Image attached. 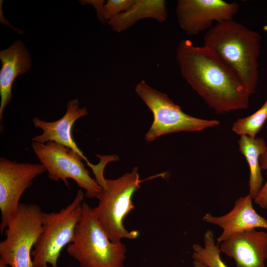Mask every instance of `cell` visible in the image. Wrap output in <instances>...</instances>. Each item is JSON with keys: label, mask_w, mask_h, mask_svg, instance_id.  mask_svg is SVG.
Segmentation results:
<instances>
[{"label": "cell", "mask_w": 267, "mask_h": 267, "mask_svg": "<svg viewBox=\"0 0 267 267\" xmlns=\"http://www.w3.org/2000/svg\"><path fill=\"white\" fill-rule=\"evenodd\" d=\"M176 58L182 78L216 112L248 108L251 95L234 72L210 48L183 40L177 47Z\"/></svg>", "instance_id": "obj_1"}, {"label": "cell", "mask_w": 267, "mask_h": 267, "mask_svg": "<svg viewBox=\"0 0 267 267\" xmlns=\"http://www.w3.org/2000/svg\"><path fill=\"white\" fill-rule=\"evenodd\" d=\"M261 43L258 33L231 20L215 24L206 32L203 45L234 72L251 95L259 82Z\"/></svg>", "instance_id": "obj_2"}, {"label": "cell", "mask_w": 267, "mask_h": 267, "mask_svg": "<svg viewBox=\"0 0 267 267\" xmlns=\"http://www.w3.org/2000/svg\"><path fill=\"white\" fill-rule=\"evenodd\" d=\"M66 251L80 267H124L127 249L121 241L109 239L93 208L84 202L81 219Z\"/></svg>", "instance_id": "obj_3"}, {"label": "cell", "mask_w": 267, "mask_h": 267, "mask_svg": "<svg viewBox=\"0 0 267 267\" xmlns=\"http://www.w3.org/2000/svg\"><path fill=\"white\" fill-rule=\"evenodd\" d=\"M138 168L134 167L116 179H106L102 191L96 198L97 206L93 208L96 218L109 239L113 242L123 238L134 239L139 235L137 230L129 231L123 222L134 206L132 198L140 188Z\"/></svg>", "instance_id": "obj_4"}, {"label": "cell", "mask_w": 267, "mask_h": 267, "mask_svg": "<svg viewBox=\"0 0 267 267\" xmlns=\"http://www.w3.org/2000/svg\"><path fill=\"white\" fill-rule=\"evenodd\" d=\"M85 196L79 189L72 202L59 212L43 213L42 231L32 252L33 267H58L61 251L73 240Z\"/></svg>", "instance_id": "obj_5"}, {"label": "cell", "mask_w": 267, "mask_h": 267, "mask_svg": "<svg viewBox=\"0 0 267 267\" xmlns=\"http://www.w3.org/2000/svg\"><path fill=\"white\" fill-rule=\"evenodd\" d=\"M153 116V121L145 135L151 142L163 135L179 132H199L218 126L217 120H208L191 116L184 112L165 93L160 92L142 80L135 88Z\"/></svg>", "instance_id": "obj_6"}, {"label": "cell", "mask_w": 267, "mask_h": 267, "mask_svg": "<svg viewBox=\"0 0 267 267\" xmlns=\"http://www.w3.org/2000/svg\"><path fill=\"white\" fill-rule=\"evenodd\" d=\"M43 213L38 204L20 203L0 242V262L10 267H33L32 252L42 231Z\"/></svg>", "instance_id": "obj_7"}, {"label": "cell", "mask_w": 267, "mask_h": 267, "mask_svg": "<svg viewBox=\"0 0 267 267\" xmlns=\"http://www.w3.org/2000/svg\"><path fill=\"white\" fill-rule=\"evenodd\" d=\"M33 151L48 174L49 179L61 180L69 187L68 178L86 190L88 198H96L102 191L96 180L89 175L82 156L72 149L52 141L44 143L32 141Z\"/></svg>", "instance_id": "obj_8"}, {"label": "cell", "mask_w": 267, "mask_h": 267, "mask_svg": "<svg viewBox=\"0 0 267 267\" xmlns=\"http://www.w3.org/2000/svg\"><path fill=\"white\" fill-rule=\"evenodd\" d=\"M45 169L40 164L19 163L4 157L0 158V230L2 234L16 214L19 200L24 191L32 185L33 179Z\"/></svg>", "instance_id": "obj_9"}, {"label": "cell", "mask_w": 267, "mask_h": 267, "mask_svg": "<svg viewBox=\"0 0 267 267\" xmlns=\"http://www.w3.org/2000/svg\"><path fill=\"white\" fill-rule=\"evenodd\" d=\"M239 5L223 0H178L176 6L178 22L189 35L207 32L213 23L233 20Z\"/></svg>", "instance_id": "obj_10"}, {"label": "cell", "mask_w": 267, "mask_h": 267, "mask_svg": "<svg viewBox=\"0 0 267 267\" xmlns=\"http://www.w3.org/2000/svg\"><path fill=\"white\" fill-rule=\"evenodd\" d=\"M221 252L234 259L236 267H265L267 233L255 228L231 235L220 244Z\"/></svg>", "instance_id": "obj_11"}, {"label": "cell", "mask_w": 267, "mask_h": 267, "mask_svg": "<svg viewBox=\"0 0 267 267\" xmlns=\"http://www.w3.org/2000/svg\"><path fill=\"white\" fill-rule=\"evenodd\" d=\"M253 199L248 194L237 199L232 210L224 215L214 216L207 213L204 216V222L222 229V233L217 239L218 245L237 232L257 228L267 229V220L255 211Z\"/></svg>", "instance_id": "obj_12"}, {"label": "cell", "mask_w": 267, "mask_h": 267, "mask_svg": "<svg viewBox=\"0 0 267 267\" xmlns=\"http://www.w3.org/2000/svg\"><path fill=\"white\" fill-rule=\"evenodd\" d=\"M88 114L87 108L80 107L79 100L74 99L68 101L65 113L56 121L47 122L35 117L33 124L35 128L42 130L43 133L33 137L32 141L42 143L52 141L69 147L81 155L89 166L91 163L79 149L72 135L75 123Z\"/></svg>", "instance_id": "obj_13"}, {"label": "cell", "mask_w": 267, "mask_h": 267, "mask_svg": "<svg viewBox=\"0 0 267 267\" xmlns=\"http://www.w3.org/2000/svg\"><path fill=\"white\" fill-rule=\"evenodd\" d=\"M0 59L2 64L0 71V121L2 126L3 113L11 101L13 82L18 75L30 70L31 59L29 52L20 41L1 50Z\"/></svg>", "instance_id": "obj_14"}, {"label": "cell", "mask_w": 267, "mask_h": 267, "mask_svg": "<svg viewBox=\"0 0 267 267\" xmlns=\"http://www.w3.org/2000/svg\"><path fill=\"white\" fill-rule=\"evenodd\" d=\"M166 3L164 0H134L128 9L111 18L107 23L117 33L125 31L145 19L150 18L163 23L168 17Z\"/></svg>", "instance_id": "obj_15"}, {"label": "cell", "mask_w": 267, "mask_h": 267, "mask_svg": "<svg viewBox=\"0 0 267 267\" xmlns=\"http://www.w3.org/2000/svg\"><path fill=\"white\" fill-rule=\"evenodd\" d=\"M238 142L239 150L249 167L248 194L254 199L263 185L260 157L267 151V144L262 137H252L245 135H240Z\"/></svg>", "instance_id": "obj_16"}, {"label": "cell", "mask_w": 267, "mask_h": 267, "mask_svg": "<svg viewBox=\"0 0 267 267\" xmlns=\"http://www.w3.org/2000/svg\"><path fill=\"white\" fill-rule=\"evenodd\" d=\"M193 260L199 261L207 267H228L221 257L219 246L215 243L214 233L208 229L204 235V246L192 245Z\"/></svg>", "instance_id": "obj_17"}, {"label": "cell", "mask_w": 267, "mask_h": 267, "mask_svg": "<svg viewBox=\"0 0 267 267\" xmlns=\"http://www.w3.org/2000/svg\"><path fill=\"white\" fill-rule=\"evenodd\" d=\"M267 120V99L262 106L251 115L239 118L233 124L232 130L239 135L257 137Z\"/></svg>", "instance_id": "obj_18"}, {"label": "cell", "mask_w": 267, "mask_h": 267, "mask_svg": "<svg viewBox=\"0 0 267 267\" xmlns=\"http://www.w3.org/2000/svg\"><path fill=\"white\" fill-rule=\"evenodd\" d=\"M134 0H108L103 4L102 11L103 20L107 22L124 12L133 3Z\"/></svg>", "instance_id": "obj_19"}, {"label": "cell", "mask_w": 267, "mask_h": 267, "mask_svg": "<svg viewBox=\"0 0 267 267\" xmlns=\"http://www.w3.org/2000/svg\"><path fill=\"white\" fill-rule=\"evenodd\" d=\"M260 163L262 170H266L267 175V151L260 156ZM254 200L255 203L262 209L267 208V180Z\"/></svg>", "instance_id": "obj_20"}, {"label": "cell", "mask_w": 267, "mask_h": 267, "mask_svg": "<svg viewBox=\"0 0 267 267\" xmlns=\"http://www.w3.org/2000/svg\"><path fill=\"white\" fill-rule=\"evenodd\" d=\"M192 264L193 267H207L201 262L196 260H193Z\"/></svg>", "instance_id": "obj_21"}, {"label": "cell", "mask_w": 267, "mask_h": 267, "mask_svg": "<svg viewBox=\"0 0 267 267\" xmlns=\"http://www.w3.org/2000/svg\"><path fill=\"white\" fill-rule=\"evenodd\" d=\"M0 267H7V266L1 262H0Z\"/></svg>", "instance_id": "obj_22"}, {"label": "cell", "mask_w": 267, "mask_h": 267, "mask_svg": "<svg viewBox=\"0 0 267 267\" xmlns=\"http://www.w3.org/2000/svg\"><path fill=\"white\" fill-rule=\"evenodd\" d=\"M42 267H48V265H45L42 266Z\"/></svg>", "instance_id": "obj_23"}]
</instances>
